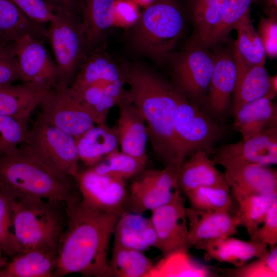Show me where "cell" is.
<instances>
[{
  "label": "cell",
  "mask_w": 277,
  "mask_h": 277,
  "mask_svg": "<svg viewBox=\"0 0 277 277\" xmlns=\"http://www.w3.org/2000/svg\"><path fill=\"white\" fill-rule=\"evenodd\" d=\"M128 98L145 120L157 159L179 172L184 160L175 132V115L181 90L150 69L138 64L122 67Z\"/></svg>",
  "instance_id": "cell-1"
},
{
  "label": "cell",
  "mask_w": 277,
  "mask_h": 277,
  "mask_svg": "<svg viewBox=\"0 0 277 277\" xmlns=\"http://www.w3.org/2000/svg\"><path fill=\"white\" fill-rule=\"evenodd\" d=\"M68 221L53 277L71 273L109 276L110 241L120 215L96 210L81 200L67 205Z\"/></svg>",
  "instance_id": "cell-2"
},
{
  "label": "cell",
  "mask_w": 277,
  "mask_h": 277,
  "mask_svg": "<svg viewBox=\"0 0 277 277\" xmlns=\"http://www.w3.org/2000/svg\"><path fill=\"white\" fill-rule=\"evenodd\" d=\"M0 190L11 198L49 199L67 205L81 200L75 177L54 169L19 147L0 157Z\"/></svg>",
  "instance_id": "cell-3"
},
{
  "label": "cell",
  "mask_w": 277,
  "mask_h": 277,
  "mask_svg": "<svg viewBox=\"0 0 277 277\" xmlns=\"http://www.w3.org/2000/svg\"><path fill=\"white\" fill-rule=\"evenodd\" d=\"M11 199L14 232L21 250L43 248L58 251L67 224V205L41 198Z\"/></svg>",
  "instance_id": "cell-4"
},
{
  "label": "cell",
  "mask_w": 277,
  "mask_h": 277,
  "mask_svg": "<svg viewBox=\"0 0 277 277\" xmlns=\"http://www.w3.org/2000/svg\"><path fill=\"white\" fill-rule=\"evenodd\" d=\"M176 0H154L132 27L130 40L138 52L163 62L169 58L184 29Z\"/></svg>",
  "instance_id": "cell-5"
},
{
  "label": "cell",
  "mask_w": 277,
  "mask_h": 277,
  "mask_svg": "<svg viewBox=\"0 0 277 277\" xmlns=\"http://www.w3.org/2000/svg\"><path fill=\"white\" fill-rule=\"evenodd\" d=\"M19 147L66 174L75 177L79 170L75 138L39 116Z\"/></svg>",
  "instance_id": "cell-6"
},
{
  "label": "cell",
  "mask_w": 277,
  "mask_h": 277,
  "mask_svg": "<svg viewBox=\"0 0 277 277\" xmlns=\"http://www.w3.org/2000/svg\"><path fill=\"white\" fill-rule=\"evenodd\" d=\"M49 23L47 39L52 46L57 68L56 86L67 87L87 56L82 18L62 12Z\"/></svg>",
  "instance_id": "cell-7"
},
{
  "label": "cell",
  "mask_w": 277,
  "mask_h": 277,
  "mask_svg": "<svg viewBox=\"0 0 277 277\" xmlns=\"http://www.w3.org/2000/svg\"><path fill=\"white\" fill-rule=\"evenodd\" d=\"M175 132L184 160L201 150L211 155L224 134L222 125L181 91L175 111Z\"/></svg>",
  "instance_id": "cell-8"
},
{
  "label": "cell",
  "mask_w": 277,
  "mask_h": 277,
  "mask_svg": "<svg viewBox=\"0 0 277 277\" xmlns=\"http://www.w3.org/2000/svg\"><path fill=\"white\" fill-rule=\"evenodd\" d=\"M206 49L184 48L181 53H171L169 57L171 60L176 86L200 108L201 105H206L214 65V55Z\"/></svg>",
  "instance_id": "cell-9"
},
{
  "label": "cell",
  "mask_w": 277,
  "mask_h": 277,
  "mask_svg": "<svg viewBox=\"0 0 277 277\" xmlns=\"http://www.w3.org/2000/svg\"><path fill=\"white\" fill-rule=\"evenodd\" d=\"M39 117L73 136L75 140L98 124L90 111L70 92L68 87L56 86L40 105Z\"/></svg>",
  "instance_id": "cell-10"
},
{
  "label": "cell",
  "mask_w": 277,
  "mask_h": 277,
  "mask_svg": "<svg viewBox=\"0 0 277 277\" xmlns=\"http://www.w3.org/2000/svg\"><path fill=\"white\" fill-rule=\"evenodd\" d=\"M186 196L176 189L170 200L151 211L150 219L156 236L155 247L165 256L187 252L188 223Z\"/></svg>",
  "instance_id": "cell-11"
},
{
  "label": "cell",
  "mask_w": 277,
  "mask_h": 277,
  "mask_svg": "<svg viewBox=\"0 0 277 277\" xmlns=\"http://www.w3.org/2000/svg\"><path fill=\"white\" fill-rule=\"evenodd\" d=\"M143 171L131 184L125 211L139 214L151 211L168 202L177 189L179 172L174 168Z\"/></svg>",
  "instance_id": "cell-12"
},
{
  "label": "cell",
  "mask_w": 277,
  "mask_h": 277,
  "mask_svg": "<svg viewBox=\"0 0 277 277\" xmlns=\"http://www.w3.org/2000/svg\"><path fill=\"white\" fill-rule=\"evenodd\" d=\"M81 202L93 209L120 215L125 210V181L94 171L80 170L75 177Z\"/></svg>",
  "instance_id": "cell-13"
},
{
  "label": "cell",
  "mask_w": 277,
  "mask_h": 277,
  "mask_svg": "<svg viewBox=\"0 0 277 277\" xmlns=\"http://www.w3.org/2000/svg\"><path fill=\"white\" fill-rule=\"evenodd\" d=\"M14 49L23 83L48 90L56 86V64L43 41L27 35L14 42Z\"/></svg>",
  "instance_id": "cell-14"
},
{
  "label": "cell",
  "mask_w": 277,
  "mask_h": 277,
  "mask_svg": "<svg viewBox=\"0 0 277 277\" xmlns=\"http://www.w3.org/2000/svg\"><path fill=\"white\" fill-rule=\"evenodd\" d=\"M222 165L234 199L277 192V171L269 166L225 159H213Z\"/></svg>",
  "instance_id": "cell-15"
},
{
  "label": "cell",
  "mask_w": 277,
  "mask_h": 277,
  "mask_svg": "<svg viewBox=\"0 0 277 277\" xmlns=\"http://www.w3.org/2000/svg\"><path fill=\"white\" fill-rule=\"evenodd\" d=\"M213 159L247 162L265 166L277 163V127L267 129L247 140L215 147Z\"/></svg>",
  "instance_id": "cell-16"
},
{
  "label": "cell",
  "mask_w": 277,
  "mask_h": 277,
  "mask_svg": "<svg viewBox=\"0 0 277 277\" xmlns=\"http://www.w3.org/2000/svg\"><path fill=\"white\" fill-rule=\"evenodd\" d=\"M233 55L236 70L235 87L230 110L234 115L244 105L263 97L272 100L274 96L270 90V75L264 65H251L246 62L233 45Z\"/></svg>",
  "instance_id": "cell-17"
},
{
  "label": "cell",
  "mask_w": 277,
  "mask_h": 277,
  "mask_svg": "<svg viewBox=\"0 0 277 277\" xmlns=\"http://www.w3.org/2000/svg\"><path fill=\"white\" fill-rule=\"evenodd\" d=\"M214 69L208 91L206 109L212 115L221 117L230 111L236 70L232 51H220L214 55Z\"/></svg>",
  "instance_id": "cell-18"
},
{
  "label": "cell",
  "mask_w": 277,
  "mask_h": 277,
  "mask_svg": "<svg viewBox=\"0 0 277 277\" xmlns=\"http://www.w3.org/2000/svg\"><path fill=\"white\" fill-rule=\"evenodd\" d=\"M186 215L188 224L187 242L189 247L203 241L232 236L241 225L236 215L230 212L186 207Z\"/></svg>",
  "instance_id": "cell-19"
},
{
  "label": "cell",
  "mask_w": 277,
  "mask_h": 277,
  "mask_svg": "<svg viewBox=\"0 0 277 277\" xmlns=\"http://www.w3.org/2000/svg\"><path fill=\"white\" fill-rule=\"evenodd\" d=\"M117 105L119 115L116 127L121 151L146 164L148 137L145 120L127 94Z\"/></svg>",
  "instance_id": "cell-20"
},
{
  "label": "cell",
  "mask_w": 277,
  "mask_h": 277,
  "mask_svg": "<svg viewBox=\"0 0 277 277\" xmlns=\"http://www.w3.org/2000/svg\"><path fill=\"white\" fill-rule=\"evenodd\" d=\"M206 152L199 150L185 160L180 169L177 189L184 195L190 191L201 186H213L230 190V187L224 173L215 167Z\"/></svg>",
  "instance_id": "cell-21"
},
{
  "label": "cell",
  "mask_w": 277,
  "mask_h": 277,
  "mask_svg": "<svg viewBox=\"0 0 277 277\" xmlns=\"http://www.w3.org/2000/svg\"><path fill=\"white\" fill-rule=\"evenodd\" d=\"M113 83L126 84L122 68L100 46L87 54L69 87L77 90Z\"/></svg>",
  "instance_id": "cell-22"
},
{
  "label": "cell",
  "mask_w": 277,
  "mask_h": 277,
  "mask_svg": "<svg viewBox=\"0 0 277 277\" xmlns=\"http://www.w3.org/2000/svg\"><path fill=\"white\" fill-rule=\"evenodd\" d=\"M193 247L205 251L208 256L220 262L240 267L253 258L265 254L268 249L264 243L241 240L224 236L200 242Z\"/></svg>",
  "instance_id": "cell-23"
},
{
  "label": "cell",
  "mask_w": 277,
  "mask_h": 277,
  "mask_svg": "<svg viewBox=\"0 0 277 277\" xmlns=\"http://www.w3.org/2000/svg\"><path fill=\"white\" fill-rule=\"evenodd\" d=\"M58 251L43 248L21 250L0 270V277H53Z\"/></svg>",
  "instance_id": "cell-24"
},
{
  "label": "cell",
  "mask_w": 277,
  "mask_h": 277,
  "mask_svg": "<svg viewBox=\"0 0 277 277\" xmlns=\"http://www.w3.org/2000/svg\"><path fill=\"white\" fill-rule=\"evenodd\" d=\"M114 247L144 252L155 247L156 236L150 217L143 214L124 211L118 217L113 232Z\"/></svg>",
  "instance_id": "cell-25"
},
{
  "label": "cell",
  "mask_w": 277,
  "mask_h": 277,
  "mask_svg": "<svg viewBox=\"0 0 277 277\" xmlns=\"http://www.w3.org/2000/svg\"><path fill=\"white\" fill-rule=\"evenodd\" d=\"M80 161L88 167L95 165L120 147L117 127L96 124L76 140Z\"/></svg>",
  "instance_id": "cell-26"
},
{
  "label": "cell",
  "mask_w": 277,
  "mask_h": 277,
  "mask_svg": "<svg viewBox=\"0 0 277 277\" xmlns=\"http://www.w3.org/2000/svg\"><path fill=\"white\" fill-rule=\"evenodd\" d=\"M228 0H190L193 32L185 48H205L219 28Z\"/></svg>",
  "instance_id": "cell-27"
},
{
  "label": "cell",
  "mask_w": 277,
  "mask_h": 277,
  "mask_svg": "<svg viewBox=\"0 0 277 277\" xmlns=\"http://www.w3.org/2000/svg\"><path fill=\"white\" fill-rule=\"evenodd\" d=\"M50 90L23 83L0 87V116L28 120Z\"/></svg>",
  "instance_id": "cell-28"
},
{
  "label": "cell",
  "mask_w": 277,
  "mask_h": 277,
  "mask_svg": "<svg viewBox=\"0 0 277 277\" xmlns=\"http://www.w3.org/2000/svg\"><path fill=\"white\" fill-rule=\"evenodd\" d=\"M115 0H83L82 22L87 54L100 46L110 28L114 26Z\"/></svg>",
  "instance_id": "cell-29"
},
{
  "label": "cell",
  "mask_w": 277,
  "mask_h": 277,
  "mask_svg": "<svg viewBox=\"0 0 277 277\" xmlns=\"http://www.w3.org/2000/svg\"><path fill=\"white\" fill-rule=\"evenodd\" d=\"M233 128L245 140L277 127V107L272 100L263 97L243 106L234 115Z\"/></svg>",
  "instance_id": "cell-30"
},
{
  "label": "cell",
  "mask_w": 277,
  "mask_h": 277,
  "mask_svg": "<svg viewBox=\"0 0 277 277\" xmlns=\"http://www.w3.org/2000/svg\"><path fill=\"white\" fill-rule=\"evenodd\" d=\"M27 35L44 41L47 29L30 19L11 0H0V43L14 42Z\"/></svg>",
  "instance_id": "cell-31"
},
{
  "label": "cell",
  "mask_w": 277,
  "mask_h": 277,
  "mask_svg": "<svg viewBox=\"0 0 277 277\" xmlns=\"http://www.w3.org/2000/svg\"><path fill=\"white\" fill-rule=\"evenodd\" d=\"M125 84L109 83L102 86H90L77 90L68 89L93 114L97 124L106 123L110 110L126 95Z\"/></svg>",
  "instance_id": "cell-32"
},
{
  "label": "cell",
  "mask_w": 277,
  "mask_h": 277,
  "mask_svg": "<svg viewBox=\"0 0 277 277\" xmlns=\"http://www.w3.org/2000/svg\"><path fill=\"white\" fill-rule=\"evenodd\" d=\"M109 267V276L142 277L150 273L153 263L143 251L113 246Z\"/></svg>",
  "instance_id": "cell-33"
},
{
  "label": "cell",
  "mask_w": 277,
  "mask_h": 277,
  "mask_svg": "<svg viewBox=\"0 0 277 277\" xmlns=\"http://www.w3.org/2000/svg\"><path fill=\"white\" fill-rule=\"evenodd\" d=\"M235 200L238 204L235 214L250 235L263 223L270 208L277 201V192L250 194Z\"/></svg>",
  "instance_id": "cell-34"
},
{
  "label": "cell",
  "mask_w": 277,
  "mask_h": 277,
  "mask_svg": "<svg viewBox=\"0 0 277 277\" xmlns=\"http://www.w3.org/2000/svg\"><path fill=\"white\" fill-rule=\"evenodd\" d=\"M238 34L234 45L243 60L251 65H264L266 54L260 37L253 27L250 10L235 24Z\"/></svg>",
  "instance_id": "cell-35"
},
{
  "label": "cell",
  "mask_w": 277,
  "mask_h": 277,
  "mask_svg": "<svg viewBox=\"0 0 277 277\" xmlns=\"http://www.w3.org/2000/svg\"><path fill=\"white\" fill-rule=\"evenodd\" d=\"M185 196L195 209L230 212L233 205L230 190L221 187L201 186Z\"/></svg>",
  "instance_id": "cell-36"
},
{
  "label": "cell",
  "mask_w": 277,
  "mask_h": 277,
  "mask_svg": "<svg viewBox=\"0 0 277 277\" xmlns=\"http://www.w3.org/2000/svg\"><path fill=\"white\" fill-rule=\"evenodd\" d=\"M146 165L135 157L118 151L90 168L98 173L126 181L142 172Z\"/></svg>",
  "instance_id": "cell-37"
},
{
  "label": "cell",
  "mask_w": 277,
  "mask_h": 277,
  "mask_svg": "<svg viewBox=\"0 0 277 277\" xmlns=\"http://www.w3.org/2000/svg\"><path fill=\"white\" fill-rule=\"evenodd\" d=\"M215 270L228 276H277V246L270 247L264 255L258 258L252 262L245 263L234 268L215 267Z\"/></svg>",
  "instance_id": "cell-38"
},
{
  "label": "cell",
  "mask_w": 277,
  "mask_h": 277,
  "mask_svg": "<svg viewBox=\"0 0 277 277\" xmlns=\"http://www.w3.org/2000/svg\"><path fill=\"white\" fill-rule=\"evenodd\" d=\"M28 121L0 116V157L16 150L29 131Z\"/></svg>",
  "instance_id": "cell-39"
},
{
  "label": "cell",
  "mask_w": 277,
  "mask_h": 277,
  "mask_svg": "<svg viewBox=\"0 0 277 277\" xmlns=\"http://www.w3.org/2000/svg\"><path fill=\"white\" fill-rule=\"evenodd\" d=\"M0 248L9 259L21 251L14 232L11 199L1 190Z\"/></svg>",
  "instance_id": "cell-40"
},
{
  "label": "cell",
  "mask_w": 277,
  "mask_h": 277,
  "mask_svg": "<svg viewBox=\"0 0 277 277\" xmlns=\"http://www.w3.org/2000/svg\"><path fill=\"white\" fill-rule=\"evenodd\" d=\"M254 0H228L222 21L206 48L225 42L235 23L249 10Z\"/></svg>",
  "instance_id": "cell-41"
},
{
  "label": "cell",
  "mask_w": 277,
  "mask_h": 277,
  "mask_svg": "<svg viewBox=\"0 0 277 277\" xmlns=\"http://www.w3.org/2000/svg\"><path fill=\"white\" fill-rule=\"evenodd\" d=\"M27 17L38 24L51 22L62 12L45 0H11Z\"/></svg>",
  "instance_id": "cell-42"
},
{
  "label": "cell",
  "mask_w": 277,
  "mask_h": 277,
  "mask_svg": "<svg viewBox=\"0 0 277 277\" xmlns=\"http://www.w3.org/2000/svg\"><path fill=\"white\" fill-rule=\"evenodd\" d=\"M21 80L14 42L0 43V87L11 85Z\"/></svg>",
  "instance_id": "cell-43"
},
{
  "label": "cell",
  "mask_w": 277,
  "mask_h": 277,
  "mask_svg": "<svg viewBox=\"0 0 277 277\" xmlns=\"http://www.w3.org/2000/svg\"><path fill=\"white\" fill-rule=\"evenodd\" d=\"M263 45L266 55L274 58L277 56L276 14L261 17L256 31Z\"/></svg>",
  "instance_id": "cell-44"
},
{
  "label": "cell",
  "mask_w": 277,
  "mask_h": 277,
  "mask_svg": "<svg viewBox=\"0 0 277 277\" xmlns=\"http://www.w3.org/2000/svg\"><path fill=\"white\" fill-rule=\"evenodd\" d=\"M262 227H258L249 235L250 240L272 247L277 244V201L269 210Z\"/></svg>",
  "instance_id": "cell-45"
},
{
  "label": "cell",
  "mask_w": 277,
  "mask_h": 277,
  "mask_svg": "<svg viewBox=\"0 0 277 277\" xmlns=\"http://www.w3.org/2000/svg\"><path fill=\"white\" fill-rule=\"evenodd\" d=\"M141 13L139 5L134 0H115L114 26L131 28L137 23Z\"/></svg>",
  "instance_id": "cell-46"
},
{
  "label": "cell",
  "mask_w": 277,
  "mask_h": 277,
  "mask_svg": "<svg viewBox=\"0 0 277 277\" xmlns=\"http://www.w3.org/2000/svg\"><path fill=\"white\" fill-rule=\"evenodd\" d=\"M56 9L81 17L83 0H45Z\"/></svg>",
  "instance_id": "cell-47"
},
{
  "label": "cell",
  "mask_w": 277,
  "mask_h": 277,
  "mask_svg": "<svg viewBox=\"0 0 277 277\" xmlns=\"http://www.w3.org/2000/svg\"><path fill=\"white\" fill-rule=\"evenodd\" d=\"M268 7L269 14H277V0H265ZM268 14V15H269Z\"/></svg>",
  "instance_id": "cell-48"
},
{
  "label": "cell",
  "mask_w": 277,
  "mask_h": 277,
  "mask_svg": "<svg viewBox=\"0 0 277 277\" xmlns=\"http://www.w3.org/2000/svg\"><path fill=\"white\" fill-rule=\"evenodd\" d=\"M270 90L271 93L275 96L277 93V76L276 74L273 76H270Z\"/></svg>",
  "instance_id": "cell-49"
},
{
  "label": "cell",
  "mask_w": 277,
  "mask_h": 277,
  "mask_svg": "<svg viewBox=\"0 0 277 277\" xmlns=\"http://www.w3.org/2000/svg\"><path fill=\"white\" fill-rule=\"evenodd\" d=\"M9 260V258L5 254L3 250L0 248V270L5 266Z\"/></svg>",
  "instance_id": "cell-50"
},
{
  "label": "cell",
  "mask_w": 277,
  "mask_h": 277,
  "mask_svg": "<svg viewBox=\"0 0 277 277\" xmlns=\"http://www.w3.org/2000/svg\"><path fill=\"white\" fill-rule=\"evenodd\" d=\"M140 6L146 8L150 5L154 0H134Z\"/></svg>",
  "instance_id": "cell-51"
}]
</instances>
